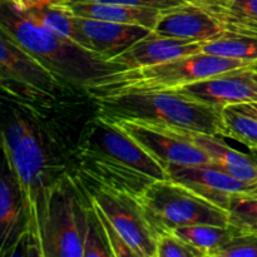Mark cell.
Instances as JSON below:
<instances>
[{
  "label": "cell",
  "instance_id": "6da1fadb",
  "mask_svg": "<svg viewBox=\"0 0 257 257\" xmlns=\"http://www.w3.org/2000/svg\"><path fill=\"white\" fill-rule=\"evenodd\" d=\"M0 33L39 60L58 79L84 90L118 72L114 65L54 34L8 2H2Z\"/></svg>",
  "mask_w": 257,
  "mask_h": 257
},
{
  "label": "cell",
  "instance_id": "7a4b0ae2",
  "mask_svg": "<svg viewBox=\"0 0 257 257\" xmlns=\"http://www.w3.org/2000/svg\"><path fill=\"white\" fill-rule=\"evenodd\" d=\"M3 153L24 202L27 247L43 257V232L52 182L48 181L47 155L42 140L27 118L17 114L4 128Z\"/></svg>",
  "mask_w": 257,
  "mask_h": 257
},
{
  "label": "cell",
  "instance_id": "3957f363",
  "mask_svg": "<svg viewBox=\"0 0 257 257\" xmlns=\"http://www.w3.org/2000/svg\"><path fill=\"white\" fill-rule=\"evenodd\" d=\"M93 100L97 114L108 119L143 120L225 138L222 110L176 90L108 95Z\"/></svg>",
  "mask_w": 257,
  "mask_h": 257
},
{
  "label": "cell",
  "instance_id": "277c9868",
  "mask_svg": "<svg viewBox=\"0 0 257 257\" xmlns=\"http://www.w3.org/2000/svg\"><path fill=\"white\" fill-rule=\"evenodd\" d=\"M250 64L242 60L200 52L160 64L118 70L95 82L88 88L87 92L92 98H98L131 93L176 90L197 80Z\"/></svg>",
  "mask_w": 257,
  "mask_h": 257
},
{
  "label": "cell",
  "instance_id": "5b68a950",
  "mask_svg": "<svg viewBox=\"0 0 257 257\" xmlns=\"http://www.w3.org/2000/svg\"><path fill=\"white\" fill-rule=\"evenodd\" d=\"M140 201L157 235L201 223L230 225L227 210L201 197L172 178L151 183Z\"/></svg>",
  "mask_w": 257,
  "mask_h": 257
},
{
  "label": "cell",
  "instance_id": "8992f818",
  "mask_svg": "<svg viewBox=\"0 0 257 257\" xmlns=\"http://www.w3.org/2000/svg\"><path fill=\"white\" fill-rule=\"evenodd\" d=\"M84 190L69 177L52 182L43 232V257H83L85 225Z\"/></svg>",
  "mask_w": 257,
  "mask_h": 257
},
{
  "label": "cell",
  "instance_id": "52a82bcc",
  "mask_svg": "<svg viewBox=\"0 0 257 257\" xmlns=\"http://www.w3.org/2000/svg\"><path fill=\"white\" fill-rule=\"evenodd\" d=\"M79 185L107 216L136 257L157 256V233L146 217L140 197L94 185L82 177Z\"/></svg>",
  "mask_w": 257,
  "mask_h": 257
},
{
  "label": "cell",
  "instance_id": "ba28073f",
  "mask_svg": "<svg viewBox=\"0 0 257 257\" xmlns=\"http://www.w3.org/2000/svg\"><path fill=\"white\" fill-rule=\"evenodd\" d=\"M80 147L93 150L153 181L167 180L168 172L131 136L112 120L97 114L84 128Z\"/></svg>",
  "mask_w": 257,
  "mask_h": 257
},
{
  "label": "cell",
  "instance_id": "9c48e42d",
  "mask_svg": "<svg viewBox=\"0 0 257 257\" xmlns=\"http://www.w3.org/2000/svg\"><path fill=\"white\" fill-rule=\"evenodd\" d=\"M112 122L145 148L166 171L175 166L211 165L207 156L186 137L182 128L132 119H115Z\"/></svg>",
  "mask_w": 257,
  "mask_h": 257
},
{
  "label": "cell",
  "instance_id": "30bf717a",
  "mask_svg": "<svg viewBox=\"0 0 257 257\" xmlns=\"http://www.w3.org/2000/svg\"><path fill=\"white\" fill-rule=\"evenodd\" d=\"M176 92L222 110L232 105L257 102V79L247 65L197 80Z\"/></svg>",
  "mask_w": 257,
  "mask_h": 257
},
{
  "label": "cell",
  "instance_id": "8fae6325",
  "mask_svg": "<svg viewBox=\"0 0 257 257\" xmlns=\"http://www.w3.org/2000/svg\"><path fill=\"white\" fill-rule=\"evenodd\" d=\"M77 44L94 53L105 62L122 54L152 30L141 25L119 24L92 18H73Z\"/></svg>",
  "mask_w": 257,
  "mask_h": 257
},
{
  "label": "cell",
  "instance_id": "7c38bea8",
  "mask_svg": "<svg viewBox=\"0 0 257 257\" xmlns=\"http://www.w3.org/2000/svg\"><path fill=\"white\" fill-rule=\"evenodd\" d=\"M75 161L79 177L110 190L120 191L141 197L155 181L112 158L93 150L78 146Z\"/></svg>",
  "mask_w": 257,
  "mask_h": 257
},
{
  "label": "cell",
  "instance_id": "4fadbf2b",
  "mask_svg": "<svg viewBox=\"0 0 257 257\" xmlns=\"http://www.w3.org/2000/svg\"><path fill=\"white\" fill-rule=\"evenodd\" d=\"M170 178L180 182L210 202L227 208L231 198L240 193H248L255 186L231 177L212 165L175 166L167 170Z\"/></svg>",
  "mask_w": 257,
  "mask_h": 257
},
{
  "label": "cell",
  "instance_id": "5bb4252c",
  "mask_svg": "<svg viewBox=\"0 0 257 257\" xmlns=\"http://www.w3.org/2000/svg\"><path fill=\"white\" fill-rule=\"evenodd\" d=\"M0 47L2 83L17 84L34 93H49L59 85L60 79L3 33Z\"/></svg>",
  "mask_w": 257,
  "mask_h": 257
},
{
  "label": "cell",
  "instance_id": "9a60e30c",
  "mask_svg": "<svg viewBox=\"0 0 257 257\" xmlns=\"http://www.w3.org/2000/svg\"><path fill=\"white\" fill-rule=\"evenodd\" d=\"M153 32L158 35L193 42H210L226 32L220 23L196 3L161 10Z\"/></svg>",
  "mask_w": 257,
  "mask_h": 257
},
{
  "label": "cell",
  "instance_id": "2e32d148",
  "mask_svg": "<svg viewBox=\"0 0 257 257\" xmlns=\"http://www.w3.org/2000/svg\"><path fill=\"white\" fill-rule=\"evenodd\" d=\"M203 44V42L162 37L152 30L147 37L138 40L108 63L114 65L118 70L136 69L200 53L202 52Z\"/></svg>",
  "mask_w": 257,
  "mask_h": 257
},
{
  "label": "cell",
  "instance_id": "e0dca14e",
  "mask_svg": "<svg viewBox=\"0 0 257 257\" xmlns=\"http://www.w3.org/2000/svg\"><path fill=\"white\" fill-rule=\"evenodd\" d=\"M0 255H15L20 243L27 241L24 202L12 171L4 162L0 182Z\"/></svg>",
  "mask_w": 257,
  "mask_h": 257
},
{
  "label": "cell",
  "instance_id": "ac0fdd59",
  "mask_svg": "<svg viewBox=\"0 0 257 257\" xmlns=\"http://www.w3.org/2000/svg\"><path fill=\"white\" fill-rule=\"evenodd\" d=\"M182 132L207 156L211 165L236 180L257 187V163L252 158L231 148L220 136L188 130H182Z\"/></svg>",
  "mask_w": 257,
  "mask_h": 257
},
{
  "label": "cell",
  "instance_id": "d6986e66",
  "mask_svg": "<svg viewBox=\"0 0 257 257\" xmlns=\"http://www.w3.org/2000/svg\"><path fill=\"white\" fill-rule=\"evenodd\" d=\"M70 9L78 17L92 18L119 24L141 25L151 30H155L161 15V10L151 8L125 7L105 3H72Z\"/></svg>",
  "mask_w": 257,
  "mask_h": 257
},
{
  "label": "cell",
  "instance_id": "ffe728a7",
  "mask_svg": "<svg viewBox=\"0 0 257 257\" xmlns=\"http://www.w3.org/2000/svg\"><path fill=\"white\" fill-rule=\"evenodd\" d=\"M226 32L257 34V0H195Z\"/></svg>",
  "mask_w": 257,
  "mask_h": 257
},
{
  "label": "cell",
  "instance_id": "44dd1931",
  "mask_svg": "<svg viewBox=\"0 0 257 257\" xmlns=\"http://www.w3.org/2000/svg\"><path fill=\"white\" fill-rule=\"evenodd\" d=\"M173 232L200 251L203 257H215L216 252L237 232L238 228L232 225H201L186 226L173 230ZM242 232V231H241Z\"/></svg>",
  "mask_w": 257,
  "mask_h": 257
},
{
  "label": "cell",
  "instance_id": "7402d4cb",
  "mask_svg": "<svg viewBox=\"0 0 257 257\" xmlns=\"http://www.w3.org/2000/svg\"><path fill=\"white\" fill-rule=\"evenodd\" d=\"M202 52L242 62H257V34L225 32L220 37L206 42Z\"/></svg>",
  "mask_w": 257,
  "mask_h": 257
},
{
  "label": "cell",
  "instance_id": "603a6c76",
  "mask_svg": "<svg viewBox=\"0 0 257 257\" xmlns=\"http://www.w3.org/2000/svg\"><path fill=\"white\" fill-rule=\"evenodd\" d=\"M25 14L54 34L77 44L74 29V13L70 5H52V7L34 8L24 12Z\"/></svg>",
  "mask_w": 257,
  "mask_h": 257
},
{
  "label": "cell",
  "instance_id": "cb8c5ba5",
  "mask_svg": "<svg viewBox=\"0 0 257 257\" xmlns=\"http://www.w3.org/2000/svg\"><path fill=\"white\" fill-rule=\"evenodd\" d=\"M225 137H230L257 152V118L238 112L233 107L222 109Z\"/></svg>",
  "mask_w": 257,
  "mask_h": 257
},
{
  "label": "cell",
  "instance_id": "d4e9b609",
  "mask_svg": "<svg viewBox=\"0 0 257 257\" xmlns=\"http://www.w3.org/2000/svg\"><path fill=\"white\" fill-rule=\"evenodd\" d=\"M87 195V193H85ZM83 257H110L109 248L105 241L104 231H103L100 221L98 218L94 207L90 203L87 195L85 203V225L84 235H83Z\"/></svg>",
  "mask_w": 257,
  "mask_h": 257
},
{
  "label": "cell",
  "instance_id": "484cf974",
  "mask_svg": "<svg viewBox=\"0 0 257 257\" xmlns=\"http://www.w3.org/2000/svg\"><path fill=\"white\" fill-rule=\"evenodd\" d=\"M228 222L242 232H257V196L240 193L227 206Z\"/></svg>",
  "mask_w": 257,
  "mask_h": 257
},
{
  "label": "cell",
  "instance_id": "4316f807",
  "mask_svg": "<svg viewBox=\"0 0 257 257\" xmlns=\"http://www.w3.org/2000/svg\"><path fill=\"white\" fill-rule=\"evenodd\" d=\"M156 257H203L193 246L178 237L173 231L157 235Z\"/></svg>",
  "mask_w": 257,
  "mask_h": 257
},
{
  "label": "cell",
  "instance_id": "83f0119b",
  "mask_svg": "<svg viewBox=\"0 0 257 257\" xmlns=\"http://www.w3.org/2000/svg\"><path fill=\"white\" fill-rule=\"evenodd\" d=\"M215 257H257V233L240 231L216 252Z\"/></svg>",
  "mask_w": 257,
  "mask_h": 257
},
{
  "label": "cell",
  "instance_id": "f1b7e54d",
  "mask_svg": "<svg viewBox=\"0 0 257 257\" xmlns=\"http://www.w3.org/2000/svg\"><path fill=\"white\" fill-rule=\"evenodd\" d=\"M90 201V198H89ZM90 203L94 207L95 212H97L98 218L100 221V225H102L103 231H104L105 241H107L108 248H109L112 257H136L135 252L132 251V248L127 245L124 240L122 238V236L118 233V231L115 230L114 226L110 223V221L108 220L107 216L103 213V211L95 205L94 202L90 201Z\"/></svg>",
  "mask_w": 257,
  "mask_h": 257
},
{
  "label": "cell",
  "instance_id": "f546056e",
  "mask_svg": "<svg viewBox=\"0 0 257 257\" xmlns=\"http://www.w3.org/2000/svg\"><path fill=\"white\" fill-rule=\"evenodd\" d=\"M72 3H105V4H119L125 5V7L166 10L186 4L188 2L187 0H72Z\"/></svg>",
  "mask_w": 257,
  "mask_h": 257
},
{
  "label": "cell",
  "instance_id": "4dcf8cb0",
  "mask_svg": "<svg viewBox=\"0 0 257 257\" xmlns=\"http://www.w3.org/2000/svg\"><path fill=\"white\" fill-rule=\"evenodd\" d=\"M8 2L20 12L34 9V8L52 7V5H70L72 0H2Z\"/></svg>",
  "mask_w": 257,
  "mask_h": 257
},
{
  "label": "cell",
  "instance_id": "1f68e13d",
  "mask_svg": "<svg viewBox=\"0 0 257 257\" xmlns=\"http://www.w3.org/2000/svg\"><path fill=\"white\" fill-rule=\"evenodd\" d=\"M235 109H237L238 112H242L245 114L251 115V117L257 118V102L252 103H243V104L238 105H232Z\"/></svg>",
  "mask_w": 257,
  "mask_h": 257
},
{
  "label": "cell",
  "instance_id": "d6a6232c",
  "mask_svg": "<svg viewBox=\"0 0 257 257\" xmlns=\"http://www.w3.org/2000/svg\"><path fill=\"white\" fill-rule=\"evenodd\" d=\"M248 68H250V70L252 72V74L255 75V78L257 79V62L251 63V64L248 65Z\"/></svg>",
  "mask_w": 257,
  "mask_h": 257
},
{
  "label": "cell",
  "instance_id": "836d02e7",
  "mask_svg": "<svg viewBox=\"0 0 257 257\" xmlns=\"http://www.w3.org/2000/svg\"><path fill=\"white\" fill-rule=\"evenodd\" d=\"M248 193H252V195H256L257 196V187L255 188V190H252V191H251V192H248Z\"/></svg>",
  "mask_w": 257,
  "mask_h": 257
},
{
  "label": "cell",
  "instance_id": "e575fe53",
  "mask_svg": "<svg viewBox=\"0 0 257 257\" xmlns=\"http://www.w3.org/2000/svg\"><path fill=\"white\" fill-rule=\"evenodd\" d=\"M187 2H191V3H193V2H195V0H187Z\"/></svg>",
  "mask_w": 257,
  "mask_h": 257
},
{
  "label": "cell",
  "instance_id": "d590c367",
  "mask_svg": "<svg viewBox=\"0 0 257 257\" xmlns=\"http://www.w3.org/2000/svg\"><path fill=\"white\" fill-rule=\"evenodd\" d=\"M255 233H257V232H255Z\"/></svg>",
  "mask_w": 257,
  "mask_h": 257
}]
</instances>
